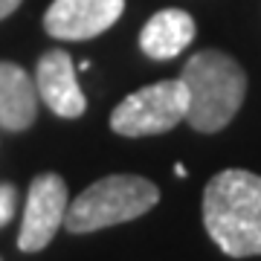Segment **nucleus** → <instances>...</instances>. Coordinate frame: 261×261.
I'll list each match as a JSON object with an SVG mask.
<instances>
[{
  "mask_svg": "<svg viewBox=\"0 0 261 261\" xmlns=\"http://www.w3.org/2000/svg\"><path fill=\"white\" fill-rule=\"evenodd\" d=\"M180 82L189 93L186 122L200 134L226 128L247 96L244 67L221 49H203L192 56L180 73Z\"/></svg>",
  "mask_w": 261,
  "mask_h": 261,
  "instance_id": "f03ea898",
  "label": "nucleus"
},
{
  "mask_svg": "<svg viewBox=\"0 0 261 261\" xmlns=\"http://www.w3.org/2000/svg\"><path fill=\"white\" fill-rule=\"evenodd\" d=\"M15 215V186L0 183V226H6Z\"/></svg>",
  "mask_w": 261,
  "mask_h": 261,
  "instance_id": "9d476101",
  "label": "nucleus"
},
{
  "mask_svg": "<svg viewBox=\"0 0 261 261\" xmlns=\"http://www.w3.org/2000/svg\"><path fill=\"white\" fill-rule=\"evenodd\" d=\"M67 212V183L53 171L38 174L29 186L27 209H23V224L18 232V247L23 252L44 250L56 238L58 226L64 224Z\"/></svg>",
  "mask_w": 261,
  "mask_h": 261,
  "instance_id": "39448f33",
  "label": "nucleus"
},
{
  "mask_svg": "<svg viewBox=\"0 0 261 261\" xmlns=\"http://www.w3.org/2000/svg\"><path fill=\"white\" fill-rule=\"evenodd\" d=\"M206 232L226 255H261V177L244 168H226L206 183Z\"/></svg>",
  "mask_w": 261,
  "mask_h": 261,
  "instance_id": "f257e3e1",
  "label": "nucleus"
},
{
  "mask_svg": "<svg viewBox=\"0 0 261 261\" xmlns=\"http://www.w3.org/2000/svg\"><path fill=\"white\" fill-rule=\"evenodd\" d=\"M186 84L180 79H166L125 96L111 113V128L119 137H154L180 125L186 119Z\"/></svg>",
  "mask_w": 261,
  "mask_h": 261,
  "instance_id": "20e7f679",
  "label": "nucleus"
},
{
  "mask_svg": "<svg viewBox=\"0 0 261 261\" xmlns=\"http://www.w3.org/2000/svg\"><path fill=\"white\" fill-rule=\"evenodd\" d=\"M195 18L183 9H163L142 27L140 47L154 61H168L180 56L195 41Z\"/></svg>",
  "mask_w": 261,
  "mask_h": 261,
  "instance_id": "6e6552de",
  "label": "nucleus"
},
{
  "mask_svg": "<svg viewBox=\"0 0 261 261\" xmlns=\"http://www.w3.org/2000/svg\"><path fill=\"white\" fill-rule=\"evenodd\" d=\"M20 3H23V0H0V20L9 18V15H12L15 9H18Z\"/></svg>",
  "mask_w": 261,
  "mask_h": 261,
  "instance_id": "9b49d317",
  "label": "nucleus"
},
{
  "mask_svg": "<svg viewBox=\"0 0 261 261\" xmlns=\"http://www.w3.org/2000/svg\"><path fill=\"white\" fill-rule=\"evenodd\" d=\"M125 0H53L44 29L58 41H87L108 32L122 18Z\"/></svg>",
  "mask_w": 261,
  "mask_h": 261,
  "instance_id": "423d86ee",
  "label": "nucleus"
},
{
  "mask_svg": "<svg viewBox=\"0 0 261 261\" xmlns=\"http://www.w3.org/2000/svg\"><path fill=\"white\" fill-rule=\"evenodd\" d=\"M35 90L61 119H79L87 111V99L75 79V64L64 49H49L41 56L35 67Z\"/></svg>",
  "mask_w": 261,
  "mask_h": 261,
  "instance_id": "0eeeda50",
  "label": "nucleus"
},
{
  "mask_svg": "<svg viewBox=\"0 0 261 261\" xmlns=\"http://www.w3.org/2000/svg\"><path fill=\"white\" fill-rule=\"evenodd\" d=\"M160 200L157 183L137 174H111L90 183L73 206H67L64 226L73 235L99 232L105 226H116L134 221L154 209Z\"/></svg>",
  "mask_w": 261,
  "mask_h": 261,
  "instance_id": "7ed1b4c3",
  "label": "nucleus"
},
{
  "mask_svg": "<svg viewBox=\"0 0 261 261\" xmlns=\"http://www.w3.org/2000/svg\"><path fill=\"white\" fill-rule=\"evenodd\" d=\"M38 116V90L20 64L0 61V128L27 130Z\"/></svg>",
  "mask_w": 261,
  "mask_h": 261,
  "instance_id": "1a4fd4ad",
  "label": "nucleus"
}]
</instances>
